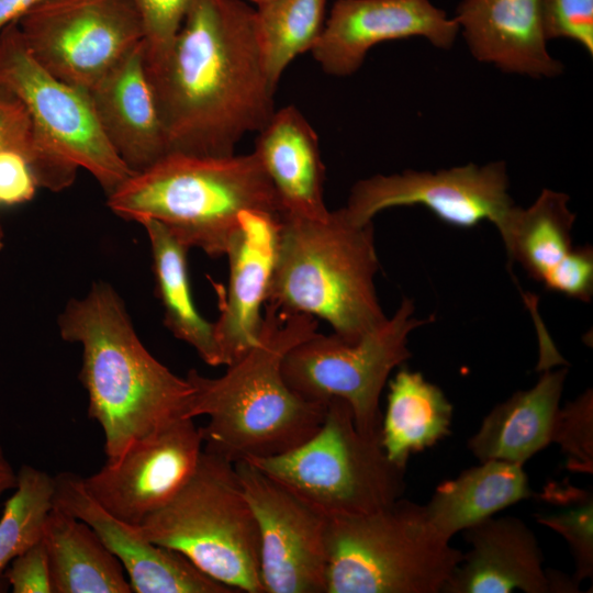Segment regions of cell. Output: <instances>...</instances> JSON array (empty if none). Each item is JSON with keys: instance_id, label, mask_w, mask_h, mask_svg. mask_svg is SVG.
Segmentation results:
<instances>
[{"instance_id": "74e56055", "label": "cell", "mask_w": 593, "mask_h": 593, "mask_svg": "<svg viewBox=\"0 0 593 593\" xmlns=\"http://www.w3.org/2000/svg\"><path fill=\"white\" fill-rule=\"evenodd\" d=\"M16 484V470L10 462L0 438V504L8 492H12Z\"/></svg>"}, {"instance_id": "277c9868", "label": "cell", "mask_w": 593, "mask_h": 593, "mask_svg": "<svg viewBox=\"0 0 593 593\" xmlns=\"http://www.w3.org/2000/svg\"><path fill=\"white\" fill-rule=\"evenodd\" d=\"M118 216L155 220L189 249L226 255L244 211L282 216L276 190L255 153L198 156L169 153L108 194Z\"/></svg>"}, {"instance_id": "5b68a950", "label": "cell", "mask_w": 593, "mask_h": 593, "mask_svg": "<svg viewBox=\"0 0 593 593\" xmlns=\"http://www.w3.org/2000/svg\"><path fill=\"white\" fill-rule=\"evenodd\" d=\"M373 224L357 225L343 208L325 220L280 219L266 302L326 321L354 343L388 318L379 303Z\"/></svg>"}, {"instance_id": "7a4b0ae2", "label": "cell", "mask_w": 593, "mask_h": 593, "mask_svg": "<svg viewBox=\"0 0 593 593\" xmlns=\"http://www.w3.org/2000/svg\"><path fill=\"white\" fill-rule=\"evenodd\" d=\"M316 317L265 303L257 343L217 378L195 369L189 417L206 416L203 449L233 463L286 452L323 424L327 403L309 401L284 380L282 361L296 344L317 332Z\"/></svg>"}, {"instance_id": "4dcf8cb0", "label": "cell", "mask_w": 593, "mask_h": 593, "mask_svg": "<svg viewBox=\"0 0 593 593\" xmlns=\"http://www.w3.org/2000/svg\"><path fill=\"white\" fill-rule=\"evenodd\" d=\"M548 501H556L563 508L548 515L537 516L539 524L547 526L564 538L575 563L573 579L580 583L593 574V497L592 493L569 486L567 490L546 492Z\"/></svg>"}, {"instance_id": "484cf974", "label": "cell", "mask_w": 593, "mask_h": 593, "mask_svg": "<svg viewBox=\"0 0 593 593\" xmlns=\"http://www.w3.org/2000/svg\"><path fill=\"white\" fill-rule=\"evenodd\" d=\"M149 238L156 294L164 309V323L172 335L195 349L210 366L224 365L214 324L195 309L187 270L189 248L155 220L141 222Z\"/></svg>"}, {"instance_id": "3957f363", "label": "cell", "mask_w": 593, "mask_h": 593, "mask_svg": "<svg viewBox=\"0 0 593 593\" xmlns=\"http://www.w3.org/2000/svg\"><path fill=\"white\" fill-rule=\"evenodd\" d=\"M64 340L82 349L79 378L88 415L102 428L108 461L135 441L180 418H190L193 388L142 344L125 306L104 282L70 300L58 320Z\"/></svg>"}, {"instance_id": "6da1fadb", "label": "cell", "mask_w": 593, "mask_h": 593, "mask_svg": "<svg viewBox=\"0 0 593 593\" xmlns=\"http://www.w3.org/2000/svg\"><path fill=\"white\" fill-rule=\"evenodd\" d=\"M144 60L170 153L231 156L275 112L255 10L243 0H191L168 47Z\"/></svg>"}, {"instance_id": "83f0119b", "label": "cell", "mask_w": 593, "mask_h": 593, "mask_svg": "<svg viewBox=\"0 0 593 593\" xmlns=\"http://www.w3.org/2000/svg\"><path fill=\"white\" fill-rule=\"evenodd\" d=\"M327 0H270L255 10L258 42L265 69L277 89L284 69L311 51L324 26Z\"/></svg>"}, {"instance_id": "2e32d148", "label": "cell", "mask_w": 593, "mask_h": 593, "mask_svg": "<svg viewBox=\"0 0 593 593\" xmlns=\"http://www.w3.org/2000/svg\"><path fill=\"white\" fill-rule=\"evenodd\" d=\"M55 478V505L87 523L122 564L132 592L234 593L198 569L183 555L149 540L138 526L111 514L85 488L82 477Z\"/></svg>"}, {"instance_id": "9a60e30c", "label": "cell", "mask_w": 593, "mask_h": 593, "mask_svg": "<svg viewBox=\"0 0 593 593\" xmlns=\"http://www.w3.org/2000/svg\"><path fill=\"white\" fill-rule=\"evenodd\" d=\"M459 31L429 0H337L311 52L326 74L346 77L377 44L421 36L449 49Z\"/></svg>"}, {"instance_id": "9c48e42d", "label": "cell", "mask_w": 593, "mask_h": 593, "mask_svg": "<svg viewBox=\"0 0 593 593\" xmlns=\"http://www.w3.org/2000/svg\"><path fill=\"white\" fill-rule=\"evenodd\" d=\"M412 299L403 298L391 317L360 339L349 343L336 334L315 333L293 346L282 361L288 385L302 398L327 403L339 398L353 411L358 430L380 436L379 400L395 367L411 357L410 334L433 322L417 318Z\"/></svg>"}, {"instance_id": "ab89813d", "label": "cell", "mask_w": 593, "mask_h": 593, "mask_svg": "<svg viewBox=\"0 0 593 593\" xmlns=\"http://www.w3.org/2000/svg\"><path fill=\"white\" fill-rule=\"evenodd\" d=\"M251 2H255L257 5L262 4L265 2H268L270 0H250Z\"/></svg>"}, {"instance_id": "44dd1931", "label": "cell", "mask_w": 593, "mask_h": 593, "mask_svg": "<svg viewBox=\"0 0 593 593\" xmlns=\"http://www.w3.org/2000/svg\"><path fill=\"white\" fill-rule=\"evenodd\" d=\"M254 153L276 190L282 215L309 220L328 216L318 137L294 105L275 110L258 131Z\"/></svg>"}, {"instance_id": "7c38bea8", "label": "cell", "mask_w": 593, "mask_h": 593, "mask_svg": "<svg viewBox=\"0 0 593 593\" xmlns=\"http://www.w3.org/2000/svg\"><path fill=\"white\" fill-rule=\"evenodd\" d=\"M508 188L504 161L434 172L405 170L357 181L343 210L353 223L366 225L383 210L422 205L455 227L470 228L489 221L502 236L516 208Z\"/></svg>"}, {"instance_id": "d4e9b609", "label": "cell", "mask_w": 593, "mask_h": 593, "mask_svg": "<svg viewBox=\"0 0 593 593\" xmlns=\"http://www.w3.org/2000/svg\"><path fill=\"white\" fill-rule=\"evenodd\" d=\"M451 418L452 405L441 389L403 367L389 382L381 445L390 460L406 467L412 454L449 435Z\"/></svg>"}, {"instance_id": "836d02e7", "label": "cell", "mask_w": 593, "mask_h": 593, "mask_svg": "<svg viewBox=\"0 0 593 593\" xmlns=\"http://www.w3.org/2000/svg\"><path fill=\"white\" fill-rule=\"evenodd\" d=\"M541 283L547 290L589 302L593 295L592 247L589 245L574 247Z\"/></svg>"}, {"instance_id": "ac0fdd59", "label": "cell", "mask_w": 593, "mask_h": 593, "mask_svg": "<svg viewBox=\"0 0 593 593\" xmlns=\"http://www.w3.org/2000/svg\"><path fill=\"white\" fill-rule=\"evenodd\" d=\"M470 549L444 593L552 592L534 532L518 517L490 516L463 530Z\"/></svg>"}, {"instance_id": "52a82bcc", "label": "cell", "mask_w": 593, "mask_h": 593, "mask_svg": "<svg viewBox=\"0 0 593 593\" xmlns=\"http://www.w3.org/2000/svg\"><path fill=\"white\" fill-rule=\"evenodd\" d=\"M138 527L233 591L264 593L258 525L235 463L203 449L189 480Z\"/></svg>"}, {"instance_id": "cb8c5ba5", "label": "cell", "mask_w": 593, "mask_h": 593, "mask_svg": "<svg viewBox=\"0 0 593 593\" xmlns=\"http://www.w3.org/2000/svg\"><path fill=\"white\" fill-rule=\"evenodd\" d=\"M439 484L424 505L435 529L451 540L455 534L533 495L523 466L485 460Z\"/></svg>"}, {"instance_id": "ffe728a7", "label": "cell", "mask_w": 593, "mask_h": 593, "mask_svg": "<svg viewBox=\"0 0 593 593\" xmlns=\"http://www.w3.org/2000/svg\"><path fill=\"white\" fill-rule=\"evenodd\" d=\"M455 20L479 61L533 78L563 71L547 48L542 0H463Z\"/></svg>"}, {"instance_id": "e0dca14e", "label": "cell", "mask_w": 593, "mask_h": 593, "mask_svg": "<svg viewBox=\"0 0 593 593\" xmlns=\"http://www.w3.org/2000/svg\"><path fill=\"white\" fill-rule=\"evenodd\" d=\"M279 216L244 211L226 256L230 280L220 303L221 314L214 334L225 366L249 350L258 340L276 259Z\"/></svg>"}, {"instance_id": "4fadbf2b", "label": "cell", "mask_w": 593, "mask_h": 593, "mask_svg": "<svg viewBox=\"0 0 593 593\" xmlns=\"http://www.w3.org/2000/svg\"><path fill=\"white\" fill-rule=\"evenodd\" d=\"M235 469L258 525L264 593H325L327 517L249 461Z\"/></svg>"}, {"instance_id": "d590c367", "label": "cell", "mask_w": 593, "mask_h": 593, "mask_svg": "<svg viewBox=\"0 0 593 593\" xmlns=\"http://www.w3.org/2000/svg\"><path fill=\"white\" fill-rule=\"evenodd\" d=\"M38 188L27 159L15 152H0V204L15 205L33 199Z\"/></svg>"}, {"instance_id": "ba28073f", "label": "cell", "mask_w": 593, "mask_h": 593, "mask_svg": "<svg viewBox=\"0 0 593 593\" xmlns=\"http://www.w3.org/2000/svg\"><path fill=\"white\" fill-rule=\"evenodd\" d=\"M327 518L368 514L402 497L405 467L380 436L356 427L348 403L333 398L321 427L280 455L246 460Z\"/></svg>"}, {"instance_id": "e575fe53", "label": "cell", "mask_w": 593, "mask_h": 593, "mask_svg": "<svg viewBox=\"0 0 593 593\" xmlns=\"http://www.w3.org/2000/svg\"><path fill=\"white\" fill-rule=\"evenodd\" d=\"M4 571V578L13 593H53L42 540L14 558Z\"/></svg>"}, {"instance_id": "5bb4252c", "label": "cell", "mask_w": 593, "mask_h": 593, "mask_svg": "<svg viewBox=\"0 0 593 593\" xmlns=\"http://www.w3.org/2000/svg\"><path fill=\"white\" fill-rule=\"evenodd\" d=\"M202 451L200 427L193 418H180L135 441L118 460H107L82 481L107 511L138 526L183 486Z\"/></svg>"}, {"instance_id": "7402d4cb", "label": "cell", "mask_w": 593, "mask_h": 593, "mask_svg": "<svg viewBox=\"0 0 593 593\" xmlns=\"http://www.w3.org/2000/svg\"><path fill=\"white\" fill-rule=\"evenodd\" d=\"M568 368L544 370L528 390L517 391L483 418L468 448L479 461L502 460L523 466L546 448L555 421Z\"/></svg>"}, {"instance_id": "8d00e7d4", "label": "cell", "mask_w": 593, "mask_h": 593, "mask_svg": "<svg viewBox=\"0 0 593 593\" xmlns=\"http://www.w3.org/2000/svg\"><path fill=\"white\" fill-rule=\"evenodd\" d=\"M44 0H0V31Z\"/></svg>"}, {"instance_id": "603a6c76", "label": "cell", "mask_w": 593, "mask_h": 593, "mask_svg": "<svg viewBox=\"0 0 593 593\" xmlns=\"http://www.w3.org/2000/svg\"><path fill=\"white\" fill-rule=\"evenodd\" d=\"M53 593H131L114 555L85 522L54 506L42 538Z\"/></svg>"}, {"instance_id": "30bf717a", "label": "cell", "mask_w": 593, "mask_h": 593, "mask_svg": "<svg viewBox=\"0 0 593 593\" xmlns=\"http://www.w3.org/2000/svg\"><path fill=\"white\" fill-rule=\"evenodd\" d=\"M16 23L33 58L57 79L83 90L144 41L133 0H44Z\"/></svg>"}, {"instance_id": "4316f807", "label": "cell", "mask_w": 593, "mask_h": 593, "mask_svg": "<svg viewBox=\"0 0 593 593\" xmlns=\"http://www.w3.org/2000/svg\"><path fill=\"white\" fill-rule=\"evenodd\" d=\"M569 197L544 189L528 206H516L501 236L511 261H517L530 278L542 282L574 248L572 228L575 214Z\"/></svg>"}, {"instance_id": "8992f818", "label": "cell", "mask_w": 593, "mask_h": 593, "mask_svg": "<svg viewBox=\"0 0 593 593\" xmlns=\"http://www.w3.org/2000/svg\"><path fill=\"white\" fill-rule=\"evenodd\" d=\"M325 593L443 592L463 552L402 497L379 511L327 518Z\"/></svg>"}, {"instance_id": "f35d334b", "label": "cell", "mask_w": 593, "mask_h": 593, "mask_svg": "<svg viewBox=\"0 0 593 593\" xmlns=\"http://www.w3.org/2000/svg\"><path fill=\"white\" fill-rule=\"evenodd\" d=\"M3 238H4V233H3V230H2L1 224H0V250L3 247V244H4Z\"/></svg>"}, {"instance_id": "f1b7e54d", "label": "cell", "mask_w": 593, "mask_h": 593, "mask_svg": "<svg viewBox=\"0 0 593 593\" xmlns=\"http://www.w3.org/2000/svg\"><path fill=\"white\" fill-rule=\"evenodd\" d=\"M54 506L55 478L44 470L22 465L0 516V573L14 558L42 540Z\"/></svg>"}, {"instance_id": "1f68e13d", "label": "cell", "mask_w": 593, "mask_h": 593, "mask_svg": "<svg viewBox=\"0 0 593 593\" xmlns=\"http://www.w3.org/2000/svg\"><path fill=\"white\" fill-rule=\"evenodd\" d=\"M551 443L560 446L569 470L593 472V394L588 389L560 407L555 421Z\"/></svg>"}, {"instance_id": "d6986e66", "label": "cell", "mask_w": 593, "mask_h": 593, "mask_svg": "<svg viewBox=\"0 0 593 593\" xmlns=\"http://www.w3.org/2000/svg\"><path fill=\"white\" fill-rule=\"evenodd\" d=\"M87 91L105 138L132 174L170 153L146 72L143 42Z\"/></svg>"}, {"instance_id": "8fae6325", "label": "cell", "mask_w": 593, "mask_h": 593, "mask_svg": "<svg viewBox=\"0 0 593 593\" xmlns=\"http://www.w3.org/2000/svg\"><path fill=\"white\" fill-rule=\"evenodd\" d=\"M0 85L23 102L36 134L88 170L107 195L133 175L105 138L88 91L46 71L26 48L16 21L0 31Z\"/></svg>"}, {"instance_id": "d6a6232c", "label": "cell", "mask_w": 593, "mask_h": 593, "mask_svg": "<svg viewBox=\"0 0 593 593\" xmlns=\"http://www.w3.org/2000/svg\"><path fill=\"white\" fill-rule=\"evenodd\" d=\"M191 0H133L144 27V58L154 59L171 43Z\"/></svg>"}, {"instance_id": "f546056e", "label": "cell", "mask_w": 593, "mask_h": 593, "mask_svg": "<svg viewBox=\"0 0 593 593\" xmlns=\"http://www.w3.org/2000/svg\"><path fill=\"white\" fill-rule=\"evenodd\" d=\"M7 150L27 159L41 188L57 192L75 181L78 167L36 134L23 102L0 85V152Z\"/></svg>"}]
</instances>
